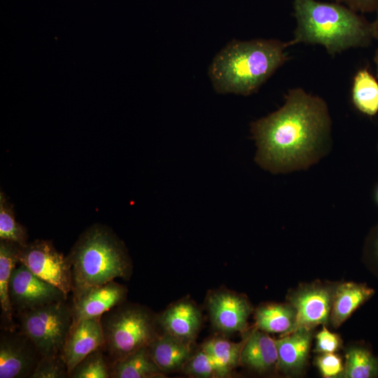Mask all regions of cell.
<instances>
[{
	"label": "cell",
	"instance_id": "10",
	"mask_svg": "<svg viewBox=\"0 0 378 378\" xmlns=\"http://www.w3.org/2000/svg\"><path fill=\"white\" fill-rule=\"evenodd\" d=\"M206 307L214 328L223 334L244 331L252 307L245 297L225 288L211 290Z\"/></svg>",
	"mask_w": 378,
	"mask_h": 378
},
{
	"label": "cell",
	"instance_id": "3",
	"mask_svg": "<svg viewBox=\"0 0 378 378\" xmlns=\"http://www.w3.org/2000/svg\"><path fill=\"white\" fill-rule=\"evenodd\" d=\"M296 27L291 46L321 45L328 54L368 46L372 38L371 23L360 13L337 2L293 0Z\"/></svg>",
	"mask_w": 378,
	"mask_h": 378
},
{
	"label": "cell",
	"instance_id": "35",
	"mask_svg": "<svg viewBox=\"0 0 378 378\" xmlns=\"http://www.w3.org/2000/svg\"><path fill=\"white\" fill-rule=\"evenodd\" d=\"M377 202H378V189H377Z\"/></svg>",
	"mask_w": 378,
	"mask_h": 378
},
{
	"label": "cell",
	"instance_id": "31",
	"mask_svg": "<svg viewBox=\"0 0 378 378\" xmlns=\"http://www.w3.org/2000/svg\"><path fill=\"white\" fill-rule=\"evenodd\" d=\"M360 13H372L378 8V0H332Z\"/></svg>",
	"mask_w": 378,
	"mask_h": 378
},
{
	"label": "cell",
	"instance_id": "13",
	"mask_svg": "<svg viewBox=\"0 0 378 378\" xmlns=\"http://www.w3.org/2000/svg\"><path fill=\"white\" fill-rule=\"evenodd\" d=\"M157 321L160 332L193 344L202 324V315L197 304L185 298L157 315Z\"/></svg>",
	"mask_w": 378,
	"mask_h": 378
},
{
	"label": "cell",
	"instance_id": "19",
	"mask_svg": "<svg viewBox=\"0 0 378 378\" xmlns=\"http://www.w3.org/2000/svg\"><path fill=\"white\" fill-rule=\"evenodd\" d=\"M371 288L352 282L339 286L334 292L330 318L334 327L340 326L374 294Z\"/></svg>",
	"mask_w": 378,
	"mask_h": 378
},
{
	"label": "cell",
	"instance_id": "1",
	"mask_svg": "<svg viewBox=\"0 0 378 378\" xmlns=\"http://www.w3.org/2000/svg\"><path fill=\"white\" fill-rule=\"evenodd\" d=\"M284 105L251 124L256 162L272 172L307 165L330 131L327 105L301 88L288 90Z\"/></svg>",
	"mask_w": 378,
	"mask_h": 378
},
{
	"label": "cell",
	"instance_id": "25",
	"mask_svg": "<svg viewBox=\"0 0 378 378\" xmlns=\"http://www.w3.org/2000/svg\"><path fill=\"white\" fill-rule=\"evenodd\" d=\"M70 378H111V364L104 350L99 348L80 360L71 372Z\"/></svg>",
	"mask_w": 378,
	"mask_h": 378
},
{
	"label": "cell",
	"instance_id": "21",
	"mask_svg": "<svg viewBox=\"0 0 378 378\" xmlns=\"http://www.w3.org/2000/svg\"><path fill=\"white\" fill-rule=\"evenodd\" d=\"M255 319L258 330L288 335L293 332L295 312L292 306L267 304L256 309Z\"/></svg>",
	"mask_w": 378,
	"mask_h": 378
},
{
	"label": "cell",
	"instance_id": "20",
	"mask_svg": "<svg viewBox=\"0 0 378 378\" xmlns=\"http://www.w3.org/2000/svg\"><path fill=\"white\" fill-rule=\"evenodd\" d=\"M164 375L154 362L148 346L139 349L111 364V378H155Z\"/></svg>",
	"mask_w": 378,
	"mask_h": 378
},
{
	"label": "cell",
	"instance_id": "14",
	"mask_svg": "<svg viewBox=\"0 0 378 378\" xmlns=\"http://www.w3.org/2000/svg\"><path fill=\"white\" fill-rule=\"evenodd\" d=\"M99 348H104L100 317L83 320L72 325L62 352L69 376L80 360Z\"/></svg>",
	"mask_w": 378,
	"mask_h": 378
},
{
	"label": "cell",
	"instance_id": "32",
	"mask_svg": "<svg viewBox=\"0 0 378 378\" xmlns=\"http://www.w3.org/2000/svg\"><path fill=\"white\" fill-rule=\"evenodd\" d=\"M376 18L373 22L371 23L372 31L373 38L378 40V8L376 10Z\"/></svg>",
	"mask_w": 378,
	"mask_h": 378
},
{
	"label": "cell",
	"instance_id": "12",
	"mask_svg": "<svg viewBox=\"0 0 378 378\" xmlns=\"http://www.w3.org/2000/svg\"><path fill=\"white\" fill-rule=\"evenodd\" d=\"M334 291L329 287L312 286L295 293L291 305L295 312L293 332L300 329L310 330L326 323L331 311Z\"/></svg>",
	"mask_w": 378,
	"mask_h": 378
},
{
	"label": "cell",
	"instance_id": "15",
	"mask_svg": "<svg viewBox=\"0 0 378 378\" xmlns=\"http://www.w3.org/2000/svg\"><path fill=\"white\" fill-rule=\"evenodd\" d=\"M192 343L160 332L150 344V354L165 374L183 369L192 354Z\"/></svg>",
	"mask_w": 378,
	"mask_h": 378
},
{
	"label": "cell",
	"instance_id": "8",
	"mask_svg": "<svg viewBox=\"0 0 378 378\" xmlns=\"http://www.w3.org/2000/svg\"><path fill=\"white\" fill-rule=\"evenodd\" d=\"M8 295L14 314L68 299L59 288L37 276L21 263L11 274Z\"/></svg>",
	"mask_w": 378,
	"mask_h": 378
},
{
	"label": "cell",
	"instance_id": "11",
	"mask_svg": "<svg viewBox=\"0 0 378 378\" xmlns=\"http://www.w3.org/2000/svg\"><path fill=\"white\" fill-rule=\"evenodd\" d=\"M127 288L115 281L88 288L72 295V325L83 320L101 317L113 307L125 302Z\"/></svg>",
	"mask_w": 378,
	"mask_h": 378
},
{
	"label": "cell",
	"instance_id": "17",
	"mask_svg": "<svg viewBox=\"0 0 378 378\" xmlns=\"http://www.w3.org/2000/svg\"><path fill=\"white\" fill-rule=\"evenodd\" d=\"M309 330L300 329L276 340L278 367L284 371H297L304 365L310 347Z\"/></svg>",
	"mask_w": 378,
	"mask_h": 378
},
{
	"label": "cell",
	"instance_id": "24",
	"mask_svg": "<svg viewBox=\"0 0 378 378\" xmlns=\"http://www.w3.org/2000/svg\"><path fill=\"white\" fill-rule=\"evenodd\" d=\"M346 378H371L378 374V363L368 350L351 348L346 353V365L343 371Z\"/></svg>",
	"mask_w": 378,
	"mask_h": 378
},
{
	"label": "cell",
	"instance_id": "23",
	"mask_svg": "<svg viewBox=\"0 0 378 378\" xmlns=\"http://www.w3.org/2000/svg\"><path fill=\"white\" fill-rule=\"evenodd\" d=\"M243 344L244 342L235 343L224 337H214L201 346L214 358L227 377L240 363Z\"/></svg>",
	"mask_w": 378,
	"mask_h": 378
},
{
	"label": "cell",
	"instance_id": "29",
	"mask_svg": "<svg viewBox=\"0 0 378 378\" xmlns=\"http://www.w3.org/2000/svg\"><path fill=\"white\" fill-rule=\"evenodd\" d=\"M316 365L324 377H335L343 373L341 358L334 353L322 354L316 358Z\"/></svg>",
	"mask_w": 378,
	"mask_h": 378
},
{
	"label": "cell",
	"instance_id": "16",
	"mask_svg": "<svg viewBox=\"0 0 378 378\" xmlns=\"http://www.w3.org/2000/svg\"><path fill=\"white\" fill-rule=\"evenodd\" d=\"M240 363L259 372L269 370L278 363L276 340L257 328L244 341Z\"/></svg>",
	"mask_w": 378,
	"mask_h": 378
},
{
	"label": "cell",
	"instance_id": "9",
	"mask_svg": "<svg viewBox=\"0 0 378 378\" xmlns=\"http://www.w3.org/2000/svg\"><path fill=\"white\" fill-rule=\"evenodd\" d=\"M41 358L33 342L19 329L1 330L0 378H31Z\"/></svg>",
	"mask_w": 378,
	"mask_h": 378
},
{
	"label": "cell",
	"instance_id": "6",
	"mask_svg": "<svg viewBox=\"0 0 378 378\" xmlns=\"http://www.w3.org/2000/svg\"><path fill=\"white\" fill-rule=\"evenodd\" d=\"M18 329L41 356L60 354L72 323L71 302L62 300L16 313Z\"/></svg>",
	"mask_w": 378,
	"mask_h": 378
},
{
	"label": "cell",
	"instance_id": "4",
	"mask_svg": "<svg viewBox=\"0 0 378 378\" xmlns=\"http://www.w3.org/2000/svg\"><path fill=\"white\" fill-rule=\"evenodd\" d=\"M71 265L72 295L117 278L128 280L132 265L125 246L109 230H85L66 256Z\"/></svg>",
	"mask_w": 378,
	"mask_h": 378
},
{
	"label": "cell",
	"instance_id": "5",
	"mask_svg": "<svg viewBox=\"0 0 378 378\" xmlns=\"http://www.w3.org/2000/svg\"><path fill=\"white\" fill-rule=\"evenodd\" d=\"M100 321L110 364L148 346L160 333L157 314L137 304L124 302L105 312Z\"/></svg>",
	"mask_w": 378,
	"mask_h": 378
},
{
	"label": "cell",
	"instance_id": "2",
	"mask_svg": "<svg viewBox=\"0 0 378 378\" xmlns=\"http://www.w3.org/2000/svg\"><path fill=\"white\" fill-rule=\"evenodd\" d=\"M289 42L277 39L232 40L214 58L209 69L218 93L249 95L281 66L289 57Z\"/></svg>",
	"mask_w": 378,
	"mask_h": 378
},
{
	"label": "cell",
	"instance_id": "7",
	"mask_svg": "<svg viewBox=\"0 0 378 378\" xmlns=\"http://www.w3.org/2000/svg\"><path fill=\"white\" fill-rule=\"evenodd\" d=\"M19 263L25 265L43 280L63 291L67 296L72 290L71 269L67 257L55 248L51 241L36 240L20 246Z\"/></svg>",
	"mask_w": 378,
	"mask_h": 378
},
{
	"label": "cell",
	"instance_id": "22",
	"mask_svg": "<svg viewBox=\"0 0 378 378\" xmlns=\"http://www.w3.org/2000/svg\"><path fill=\"white\" fill-rule=\"evenodd\" d=\"M351 98L360 112L374 115L378 112V82L366 69L359 70L354 78Z\"/></svg>",
	"mask_w": 378,
	"mask_h": 378
},
{
	"label": "cell",
	"instance_id": "30",
	"mask_svg": "<svg viewBox=\"0 0 378 378\" xmlns=\"http://www.w3.org/2000/svg\"><path fill=\"white\" fill-rule=\"evenodd\" d=\"M315 351L321 353H334L338 350L341 340L335 333L330 332L325 326L316 335Z\"/></svg>",
	"mask_w": 378,
	"mask_h": 378
},
{
	"label": "cell",
	"instance_id": "28",
	"mask_svg": "<svg viewBox=\"0 0 378 378\" xmlns=\"http://www.w3.org/2000/svg\"><path fill=\"white\" fill-rule=\"evenodd\" d=\"M69 371L62 354L41 356L31 378H66Z\"/></svg>",
	"mask_w": 378,
	"mask_h": 378
},
{
	"label": "cell",
	"instance_id": "18",
	"mask_svg": "<svg viewBox=\"0 0 378 378\" xmlns=\"http://www.w3.org/2000/svg\"><path fill=\"white\" fill-rule=\"evenodd\" d=\"M20 245L0 240V304L3 329H15L14 312L8 295V284L11 274L19 263L18 253Z\"/></svg>",
	"mask_w": 378,
	"mask_h": 378
},
{
	"label": "cell",
	"instance_id": "26",
	"mask_svg": "<svg viewBox=\"0 0 378 378\" xmlns=\"http://www.w3.org/2000/svg\"><path fill=\"white\" fill-rule=\"evenodd\" d=\"M26 230L15 219L13 207L3 193L0 195V240L24 246L27 242Z\"/></svg>",
	"mask_w": 378,
	"mask_h": 378
},
{
	"label": "cell",
	"instance_id": "27",
	"mask_svg": "<svg viewBox=\"0 0 378 378\" xmlns=\"http://www.w3.org/2000/svg\"><path fill=\"white\" fill-rule=\"evenodd\" d=\"M182 370L186 374L195 377H226L214 358L202 346L192 354Z\"/></svg>",
	"mask_w": 378,
	"mask_h": 378
},
{
	"label": "cell",
	"instance_id": "33",
	"mask_svg": "<svg viewBox=\"0 0 378 378\" xmlns=\"http://www.w3.org/2000/svg\"><path fill=\"white\" fill-rule=\"evenodd\" d=\"M374 61V62L376 64V66H377V77H378V48L375 52Z\"/></svg>",
	"mask_w": 378,
	"mask_h": 378
},
{
	"label": "cell",
	"instance_id": "34",
	"mask_svg": "<svg viewBox=\"0 0 378 378\" xmlns=\"http://www.w3.org/2000/svg\"><path fill=\"white\" fill-rule=\"evenodd\" d=\"M375 248H376V252H377V254L378 255V238L376 241V243H375Z\"/></svg>",
	"mask_w": 378,
	"mask_h": 378
}]
</instances>
